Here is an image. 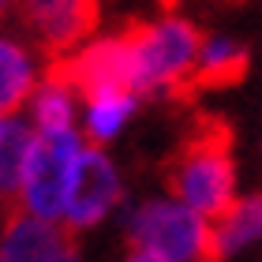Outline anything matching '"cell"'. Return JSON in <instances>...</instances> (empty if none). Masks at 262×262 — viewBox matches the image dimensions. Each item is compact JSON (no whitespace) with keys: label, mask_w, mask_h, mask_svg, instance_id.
Returning <instances> with one entry per match:
<instances>
[{"label":"cell","mask_w":262,"mask_h":262,"mask_svg":"<svg viewBox=\"0 0 262 262\" xmlns=\"http://www.w3.org/2000/svg\"><path fill=\"white\" fill-rule=\"evenodd\" d=\"M11 8V0H0V15H4V11Z\"/></svg>","instance_id":"obj_16"},{"label":"cell","mask_w":262,"mask_h":262,"mask_svg":"<svg viewBox=\"0 0 262 262\" xmlns=\"http://www.w3.org/2000/svg\"><path fill=\"white\" fill-rule=\"evenodd\" d=\"M0 262H79V240L56 221L11 210L0 229Z\"/></svg>","instance_id":"obj_8"},{"label":"cell","mask_w":262,"mask_h":262,"mask_svg":"<svg viewBox=\"0 0 262 262\" xmlns=\"http://www.w3.org/2000/svg\"><path fill=\"white\" fill-rule=\"evenodd\" d=\"M82 150V139L75 131H34V142L27 150V165H23V184H19V202L23 210L41 221L64 217V187L75 154Z\"/></svg>","instance_id":"obj_5"},{"label":"cell","mask_w":262,"mask_h":262,"mask_svg":"<svg viewBox=\"0 0 262 262\" xmlns=\"http://www.w3.org/2000/svg\"><path fill=\"white\" fill-rule=\"evenodd\" d=\"M124 262H172V258H161L154 251H142V247H127V258Z\"/></svg>","instance_id":"obj_15"},{"label":"cell","mask_w":262,"mask_h":262,"mask_svg":"<svg viewBox=\"0 0 262 262\" xmlns=\"http://www.w3.org/2000/svg\"><path fill=\"white\" fill-rule=\"evenodd\" d=\"M71 98H75V94H71L64 82L45 75L41 86L34 90V131H68L71 113H75Z\"/></svg>","instance_id":"obj_14"},{"label":"cell","mask_w":262,"mask_h":262,"mask_svg":"<svg viewBox=\"0 0 262 262\" xmlns=\"http://www.w3.org/2000/svg\"><path fill=\"white\" fill-rule=\"evenodd\" d=\"M34 142V127L23 120H4L0 131V202H15L23 184V165Z\"/></svg>","instance_id":"obj_12"},{"label":"cell","mask_w":262,"mask_h":262,"mask_svg":"<svg viewBox=\"0 0 262 262\" xmlns=\"http://www.w3.org/2000/svg\"><path fill=\"white\" fill-rule=\"evenodd\" d=\"M247 68H251L247 45L232 41V38H206L202 49H199V60L191 68V75L184 82L180 105H191L199 94H206V90H229L236 82H244Z\"/></svg>","instance_id":"obj_9"},{"label":"cell","mask_w":262,"mask_h":262,"mask_svg":"<svg viewBox=\"0 0 262 262\" xmlns=\"http://www.w3.org/2000/svg\"><path fill=\"white\" fill-rule=\"evenodd\" d=\"M213 240H217L221 262L229 255H236V251H244V247L258 244L262 240V191L236 199L232 206L213 221Z\"/></svg>","instance_id":"obj_10"},{"label":"cell","mask_w":262,"mask_h":262,"mask_svg":"<svg viewBox=\"0 0 262 262\" xmlns=\"http://www.w3.org/2000/svg\"><path fill=\"white\" fill-rule=\"evenodd\" d=\"M139 98L135 94H105V98L86 101V139L90 146H105L113 135H120V127L131 120Z\"/></svg>","instance_id":"obj_13"},{"label":"cell","mask_w":262,"mask_h":262,"mask_svg":"<svg viewBox=\"0 0 262 262\" xmlns=\"http://www.w3.org/2000/svg\"><path fill=\"white\" fill-rule=\"evenodd\" d=\"M15 11L45 60H60L98 30L101 0H15Z\"/></svg>","instance_id":"obj_7"},{"label":"cell","mask_w":262,"mask_h":262,"mask_svg":"<svg viewBox=\"0 0 262 262\" xmlns=\"http://www.w3.org/2000/svg\"><path fill=\"white\" fill-rule=\"evenodd\" d=\"M127 247H142L172 262H221L213 221L176 199H154L127 217Z\"/></svg>","instance_id":"obj_3"},{"label":"cell","mask_w":262,"mask_h":262,"mask_svg":"<svg viewBox=\"0 0 262 262\" xmlns=\"http://www.w3.org/2000/svg\"><path fill=\"white\" fill-rule=\"evenodd\" d=\"M131 45H135V86L139 98H169L180 105L184 82L199 60L206 41L191 19L161 8L158 19H127Z\"/></svg>","instance_id":"obj_2"},{"label":"cell","mask_w":262,"mask_h":262,"mask_svg":"<svg viewBox=\"0 0 262 262\" xmlns=\"http://www.w3.org/2000/svg\"><path fill=\"white\" fill-rule=\"evenodd\" d=\"M45 75L64 82L71 94H79L82 101L105 98V94H135V45H131L127 23L109 38H98L90 45H79L75 53L49 60Z\"/></svg>","instance_id":"obj_4"},{"label":"cell","mask_w":262,"mask_h":262,"mask_svg":"<svg viewBox=\"0 0 262 262\" xmlns=\"http://www.w3.org/2000/svg\"><path fill=\"white\" fill-rule=\"evenodd\" d=\"M165 187L206 221H217L236 202L232 124L225 116L199 113L184 127L176 150L165 158Z\"/></svg>","instance_id":"obj_1"},{"label":"cell","mask_w":262,"mask_h":262,"mask_svg":"<svg viewBox=\"0 0 262 262\" xmlns=\"http://www.w3.org/2000/svg\"><path fill=\"white\" fill-rule=\"evenodd\" d=\"M120 199H124V184H120V172H116L113 158L101 146H82L68 172L60 225L79 236L82 229H94L98 221H105V213Z\"/></svg>","instance_id":"obj_6"},{"label":"cell","mask_w":262,"mask_h":262,"mask_svg":"<svg viewBox=\"0 0 262 262\" xmlns=\"http://www.w3.org/2000/svg\"><path fill=\"white\" fill-rule=\"evenodd\" d=\"M0 131H4V116H0Z\"/></svg>","instance_id":"obj_17"},{"label":"cell","mask_w":262,"mask_h":262,"mask_svg":"<svg viewBox=\"0 0 262 262\" xmlns=\"http://www.w3.org/2000/svg\"><path fill=\"white\" fill-rule=\"evenodd\" d=\"M34 94V60L19 41L0 38V116H11L23 109Z\"/></svg>","instance_id":"obj_11"}]
</instances>
